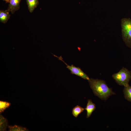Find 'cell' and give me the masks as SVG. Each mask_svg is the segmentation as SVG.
<instances>
[{
	"instance_id": "cell-1",
	"label": "cell",
	"mask_w": 131,
	"mask_h": 131,
	"mask_svg": "<svg viewBox=\"0 0 131 131\" xmlns=\"http://www.w3.org/2000/svg\"><path fill=\"white\" fill-rule=\"evenodd\" d=\"M88 82L95 95L102 100H106L110 96L115 94L103 80L90 78Z\"/></svg>"
},
{
	"instance_id": "cell-2",
	"label": "cell",
	"mask_w": 131,
	"mask_h": 131,
	"mask_svg": "<svg viewBox=\"0 0 131 131\" xmlns=\"http://www.w3.org/2000/svg\"><path fill=\"white\" fill-rule=\"evenodd\" d=\"M121 25L123 39L126 45L131 48V19L129 18H122Z\"/></svg>"
},
{
	"instance_id": "cell-3",
	"label": "cell",
	"mask_w": 131,
	"mask_h": 131,
	"mask_svg": "<svg viewBox=\"0 0 131 131\" xmlns=\"http://www.w3.org/2000/svg\"><path fill=\"white\" fill-rule=\"evenodd\" d=\"M112 77L119 85L126 86L131 79V72L125 67H123L118 72L113 74Z\"/></svg>"
},
{
	"instance_id": "cell-4",
	"label": "cell",
	"mask_w": 131,
	"mask_h": 131,
	"mask_svg": "<svg viewBox=\"0 0 131 131\" xmlns=\"http://www.w3.org/2000/svg\"><path fill=\"white\" fill-rule=\"evenodd\" d=\"M51 53L54 56L57 57L59 60L62 61L66 65V67L70 71L71 74H75L84 79L88 81L90 79V78L79 67H76L73 65H69L63 60L61 56L58 57L52 53Z\"/></svg>"
},
{
	"instance_id": "cell-5",
	"label": "cell",
	"mask_w": 131,
	"mask_h": 131,
	"mask_svg": "<svg viewBox=\"0 0 131 131\" xmlns=\"http://www.w3.org/2000/svg\"><path fill=\"white\" fill-rule=\"evenodd\" d=\"M21 0H9L7 10L12 14L19 10Z\"/></svg>"
},
{
	"instance_id": "cell-6",
	"label": "cell",
	"mask_w": 131,
	"mask_h": 131,
	"mask_svg": "<svg viewBox=\"0 0 131 131\" xmlns=\"http://www.w3.org/2000/svg\"><path fill=\"white\" fill-rule=\"evenodd\" d=\"M96 105L91 99H89L87 100V103L86 107L84 109L86 111V118H89L91 115L92 112L96 109Z\"/></svg>"
},
{
	"instance_id": "cell-7",
	"label": "cell",
	"mask_w": 131,
	"mask_h": 131,
	"mask_svg": "<svg viewBox=\"0 0 131 131\" xmlns=\"http://www.w3.org/2000/svg\"><path fill=\"white\" fill-rule=\"evenodd\" d=\"M9 12L7 9L0 10V21L1 23L5 24L7 22L10 16Z\"/></svg>"
},
{
	"instance_id": "cell-8",
	"label": "cell",
	"mask_w": 131,
	"mask_h": 131,
	"mask_svg": "<svg viewBox=\"0 0 131 131\" xmlns=\"http://www.w3.org/2000/svg\"><path fill=\"white\" fill-rule=\"evenodd\" d=\"M29 11L32 13L39 4L38 0H26Z\"/></svg>"
},
{
	"instance_id": "cell-9",
	"label": "cell",
	"mask_w": 131,
	"mask_h": 131,
	"mask_svg": "<svg viewBox=\"0 0 131 131\" xmlns=\"http://www.w3.org/2000/svg\"><path fill=\"white\" fill-rule=\"evenodd\" d=\"M8 122L7 120L1 115H0V131H6L7 128L8 127Z\"/></svg>"
},
{
	"instance_id": "cell-10",
	"label": "cell",
	"mask_w": 131,
	"mask_h": 131,
	"mask_svg": "<svg viewBox=\"0 0 131 131\" xmlns=\"http://www.w3.org/2000/svg\"><path fill=\"white\" fill-rule=\"evenodd\" d=\"M84 108L79 105H77L74 107L72 110L73 115L76 118H77L79 115L83 112Z\"/></svg>"
},
{
	"instance_id": "cell-11",
	"label": "cell",
	"mask_w": 131,
	"mask_h": 131,
	"mask_svg": "<svg viewBox=\"0 0 131 131\" xmlns=\"http://www.w3.org/2000/svg\"><path fill=\"white\" fill-rule=\"evenodd\" d=\"M123 92L125 98L131 102V86L124 87Z\"/></svg>"
},
{
	"instance_id": "cell-12",
	"label": "cell",
	"mask_w": 131,
	"mask_h": 131,
	"mask_svg": "<svg viewBox=\"0 0 131 131\" xmlns=\"http://www.w3.org/2000/svg\"><path fill=\"white\" fill-rule=\"evenodd\" d=\"M8 131H28V130L26 128L21 126L14 125L13 126H8Z\"/></svg>"
},
{
	"instance_id": "cell-13",
	"label": "cell",
	"mask_w": 131,
	"mask_h": 131,
	"mask_svg": "<svg viewBox=\"0 0 131 131\" xmlns=\"http://www.w3.org/2000/svg\"><path fill=\"white\" fill-rule=\"evenodd\" d=\"M11 104L6 101H0V113H3L7 108L9 107L10 106Z\"/></svg>"
},
{
	"instance_id": "cell-14",
	"label": "cell",
	"mask_w": 131,
	"mask_h": 131,
	"mask_svg": "<svg viewBox=\"0 0 131 131\" xmlns=\"http://www.w3.org/2000/svg\"><path fill=\"white\" fill-rule=\"evenodd\" d=\"M3 1H5L7 3H8L9 0H3Z\"/></svg>"
}]
</instances>
